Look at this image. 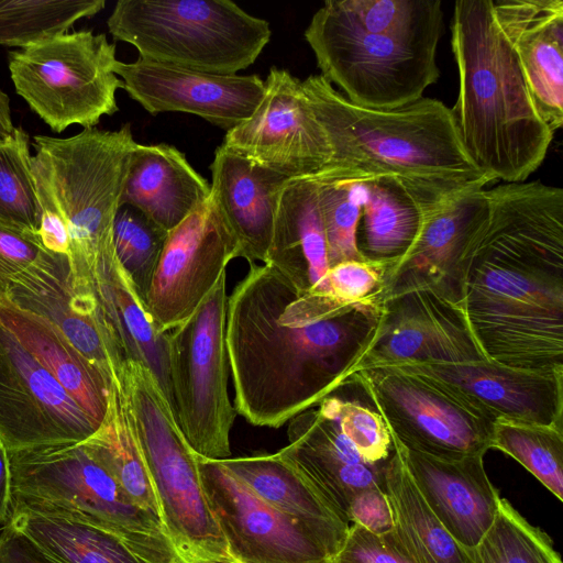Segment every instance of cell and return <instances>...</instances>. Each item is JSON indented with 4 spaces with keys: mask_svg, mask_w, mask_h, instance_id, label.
Returning <instances> with one entry per match:
<instances>
[{
    "mask_svg": "<svg viewBox=\"0 0 563 563\" xmlns=\"http://www.w3.org/2000/svg\"><path fill=\"white\" fill-rule=\"evenodd\" d=\"M355 25L372 33L415 36L442 33L440 0H335Z\"/></svg>",
    "mask_w": 563,
    "mask_h": 563,
    "instance_id": "ab89813d",
    "label": "cell"
},
{
    "mask_svg": "<svg viewBox=\"0 0 563 563\" xmlns=\"http://www.w3.org/2000/svg\"><path fill=\"white\" fill-rule=\"evenodd\" d=\"M390 437L385 494L393 529L384 536L411 563H476L474 551L454 540L426 504L407 468L405 446Z\"/></svg>",
    "mask_w": 563,
    "mask_h": 563,
    "instance_id": "1f68e13d",
    "label": "cell"
},
{
    "mask_svg": "<svg viewBox=\"0 0 563 563\" xmlns=\"http://www.w3.org/2000/svg\"><path fill=\"white\" fill-rule=\"evenodd\" d=\"M0 563H48L35 545L10 523L0 530Z\"/></svg>",
    "mask_w": 563,
    "mask_h": 563,
    "instance_id": "7dc6e473",
    "label": "cell"
},
{
    "mask_svg": "<svg viewBox=\"0 0 563 563\" xmlns=\"http://www.w3.org/2000/svg\"><path fill=\"white\" fill-rule=\"evenodd\" d=\"M473 551L476 563H562L550 537L528 522L505 498Z\"/></svg>",
    "mask_w": 563,
    "mask_h": 563,
    "instance_id": "f35d334b",
    "label": "cell"
},
{
    "mask_svg": "<svg viewBox=\"0 0 563 563\" xmlns=\"http://www.w3.org/2000/svg\"><path fill=\"white\" fill-rule=\"evenodd\" d=\"M328 246L329 266L368 260L357 247L356 234L365 196L364 173L323 167L312 176Z\"/></svg>",
    "mask_w": 563,
    "mask_h": 563,
    "instance_id": "e575fe53",
    "label": "cell"
},
{
    "mask_svg": "<svg viewBox=\"0 0 563 563\" xmlns=\"http://www.w3.org/2000/svg\"><path fill=\"white\" fill-rule=\"evenodd\" d=\"M347 519L369 532L384 536L393 529L390 507L384 489L372 488L357 495L352 501Z\"/></svg>",
    "mask_w": 563,
    "mask_h": 563,
    "instance_id": "bcb514c9",
    "label": "cell"
},
{
    "mask_svg": "<svg viewBox=\"0 0 563 563\" xmlns=\"http://www.w3.org/2000/svg\"><path fill=\"white\" fill-rule=\"evenodd\" d=\"M104 5V0H0V45L21 49L68 33Z\"/></svg>",
    "mask_w": 563,
    "mask_h": 563,
    "instance_id": "d590c367",
    "label": "cell"
},
{
    "mask_svg": "<svg viewBox=\"0 0 563 563\" xmlns=\"http://www.w3.org/2000/svg\"><path fill=\"white\" fill-rule=\"evenodd\" d=\"M227 308L224 271L192 314L167 335L175 418L195 453L214 461L231 456L236 416L228 390Z\"/></svg>",
    "mask_w": 563,
    "mask_h": 563,
    "instance_id": "30bf717a",
    "label": "cell"
},
{
    "mask_svg": "<svg viewBox=\"0 0 563 563\" xmlns=\"http://www.w3.org/2000/svg\"><path fill=\"white\" fill-rule=\"evenodd\" d=\"M389 261H345L330 267L319 291L340 301L356 302L383 290Z\"/></svg>",
    "mask_w": 563,
    "mask_h": 563,
    "instance_id": "7bdbcfd3",
    "label": "cell"
},
{
    "mask_svg": "<svg viewBox=\"0 0 563 563\" xmlns=\"http://www.w3.org/2000/svg\"><path fill=\"white\" fill-rule=\"evenodd\" d=\"M389 365L438 378L496 418L563 426V373L515 368L488 360Z\"/></svg>",
    "mask_w": 563,
    "mask_h": 563,
    "instance_id": "44dd1931",
    "label": "cell"
},
{
    "mask_svg": "<svg viewBox=\"0 0 563 563\" xmlns=\"http://www.w3.org/2000/svg\"><path fill=\"white\" fill-rule=\"evenodd\" d=\"M235 257L236 240L209 197L168 232L145 301L157 331L189 318Z\"/></svg>",
    "mask_w": 563,
    "mask_h": 563,
    "instance_id": "9a60e30c",
    "label": "cell"
},
{
    "mask_svg": "<svg viewBox=\"0 0 563 563\" xmlns=\"http://www.w3.org/2000/svg\"><path fill=\"white\" fill-rule=\"evenodd\" d=\"M287 435L288 444L277 453L313 485L344 522L350 525L349 509L357 495L372 488L385 490L387 462L364 461L335 418L319 408L292 418Z\"/></svg>",
    "mask_w": 563,
    "mask_h": 563,
    "instance_id": "7402d4cb",
    "label": "cell"
},
{
    "mask_svg": "<svg viewBox=\"0 0 563 563\" xmlns=\"http://www.w3.org/2000/svg\"><path fill=\"white\" fill-rule=\"evenodd\" d=\"M492 448L514 457L563 501V426L496 418Z\"/></svg>",
    "mask_w": 563,
    "mask_h": 563,
    "instance_id": "8d00e7d4",
    "label": "cell"
},
{
    "mask_svg": "<svg viewBox=\"0 0 563 563\" xmlns=\"http://www.w3.org/2000/svg\"><path fill=\"white\" fill-rule=\"evenodd\" d=\"M7 522L48 563H151L117 536L81 521L13 508Z\"/></svg>",
    "mask_w": 563,
    "mask_h": 563,
    "instance_id": "836d02e7",
    "label": "cell"
},
{
    "mask_svg": "<svg viewBox=\"0 0 563 563\" xmlns=\"http://www.w3.org/2000/svg\"><path fill=\"white\" fill-rule=\"evenodd\" d=\"M14 128L11 117L10 98L0 89V141L11 135Z\"/></svg>",
    "mask_w": 563,
    "mask_h": 563,
    "instance_id": "681fc988",
    "label": "cell"
},
{
    "mask_svg": "<svg viewBox=\"0 0 563 563\" xmlns=\"http://www.w3.org/2000/svg\"><path fill=\"white\" fill-rule=\"evenodd\" d=\"M210 170V199L236 240L239 257L265 264L277 201L290 178L222 144Z\"/></svg>",
    "mask_w": 563,
    "mask_h": 563,
    "instance_id": "d4e9b609",
    "label": "cell"
},
{
    "mask_svg": "<svg viewBox=\"0 0 563 563\" xmlns=\"http://www.w3.org/2000/svg\"><path fill=\"white\" fill-rule=\"evenodd\" d=\"M350 383L362 387L409 451L453 461L492 449L496 417L438 378L382 365L357 369Z\"/></svg>",
    "mask_w": 563,
    "mask_h": 563,
    "instance_id": "7c38bea8",
    "label": "cell"
},
{
    "mask_svg": "<svg viewBox=\"0 0 563 563\" xmlns=\"http://www.w3.org/2000/svg\"><path fill=\"white\" fill-rule=\"evenodd\" d=\"M382 302L379 329L357 369L400 362L487 360L451 297L419 288Z\"/></svg>",
    "mask_w": 563,
    "mask_h": 563,
    "instance_id": "ac0fdd59",
    "label": "cell"
},
{
    "mask_svg": "<svg viewBox=\"0 0 563 563\" xmlns=\"http://www.w3.org/2000/svg\"><path fill=\"white\" fill-rule=\"evenodd\" d=\"M210 197V184L175 146L137 144L134 148L120 205L142 212L170 232Z\"/></svg>",
    "mask_w": 563,
    "mask_h": 563,
    "instance_id": "4316f807",
    "label": "cell"
},
{
    "mask_svg": "<svg viewBox=\"0 0 563 563\" xmlns=\"http://www.w3.org/2000/svg\"><path fill=\"white\" fill-rule=\"evenodd\" d=\"M264 87L253 114L227 131L222 145L290 179L318 174L331 150L301 80L272 67Z\"/></svg>",
    "mask_w": 563,
    "mask_h": 563,
    "instance_id": "5bb4252c",
    "label": "cell"
},
{
    "mask_svg": "<svg viewBox=\"0 0 563 563\" xmlns=\"http://www.w3.org/2000/svg\"><path fill=\"white\" fill-rule=\"evenodd\" d=\"M333 563H411L388 540L351 523Z\"/></svg>",
    "mask_w": 563,
    "mask_h": 563,
    "instance_id": "f6af8a7d",
    "label": "cell"
},
{
    "mask_svg": "<svg viewBox=\"0 0 563 563\" xmlns=\"http://www.w3.org/2000/svg\"><path fill=\"white\" fill-rule=\"evenodd\" d=\"M483 459L445 461L406 449L407 468L426 504L452 538L472 551L494 522L501 499Z\"/></svg>",
    "mask_w": 563,
    "mask_h": 563,
    "instance_id": "603a6c76",
    "label": "cell"
},
{
    "mask_svg": "<svg viewBox=\"0 0 563 563\" xmlns=\"http://www.w3.org/2000/svg\"><path fill=\"white\" fill-rule=\"evenodd\" d=\"M318 408L335 418L341 432L371 464L386 463L393 450L386 422L377 411L354 401L327 397Z\"/></svg>",
    "mask_w": 563,
    "mask_h": 563,
    "instance_id": "b9f144b4",
    "label": "cell"
},
{
    "mask_svg": "<svg viewBox=\"0 0 563 563\" xmlns=\"http://www.w3.org/2000/svg\"><path fill=\"white\" fill-rule=\"evenodd\" d=\"M11 475L8 451L0 440V525H4L10 516Z\"/></svg>",
    "mask_w": 563,
    "mask_h": 563,
    "instance_id": "c3c4849f",
    "label": "cell"
},
{
    "mask_svg": "<svg viewBox=\"0 0 563 563\" xmlns=\"http://www.w3.org/2000/svg\"><path fill=\"white\" fill-rule=\"evenodd\" d=\"M107 25L141 58L220 75L254 64L272 35L266 20L229 0H119Z\"/></svg>",
    "mask_w": 563,
    "mask_h": 563,
    "instance_id": "ba28073f",
    "label": "cell"
},
{
    "mask_svg": "<svg viewBox=\"0 0 563 563\" xmlns=\"http://www.w3.org/2000/svg\"><path fill=\"white\" fill-rule=\"evenodd\" d=\"M379 295L344 302L299 295L267 264H250L228 297L225 343L234 408L253 426L279 428L350 383L383 318Z\"/></svg>",
    "mask_w": 563,
    "mask_h": 563,
    "instance_id": "6da1fadb",
    "label": "cell"
},
{
    "mask_svg": "<svg viewBox=\"0 0 563 563\" xmlns=\"http://www.w3.org/2000/svg\"><path fill=\"white\" fill-rule=\"evenodd\" d=\"M144 455L162 523L185 563H233L201 481L198 455L179 429L157 380L124 361L114 374Z\"/></svg>",
    "mask_w": 563,
    "mask_h": 563,
    "instance_id": "52a82bcc",
    "label": "cell"
},
{
    "mask_svg": "<svg viewBox=\"0 0 563 563\" xmlns=\"http://www.w3.org/2000/svg\"><path fill=\"white\" fill-rule=\"evenodd\" d=\"M114 73L147 112L190 113L225 131L247 120L265 92L257 75L211 74L141 57L133 63L118 60Z\"/></svg>",
    "mask_w": 563,
    "mask_h": 563,
    "instance_id": "e0dca14e",
    "label": "cell"
},
{
    "mask_svg": "<svg viewBox=\"0 0 563 563\" xmlns=\"http://www.w3.org/2000/svg\"><path fill=\"white\" fill-rule=\"evenodd\" d=\"M536 108L554 133L563 124V1L493 0Z\"/></svg>",
    "mask_w": 563,
    "mask_h": 563,
    "instance_id": "cb8c5ba5",
    "label": "cell"
},
{
    "mask_svg": "<svg viewBox=\"0 0 563 563\" xmlns=\"http://www.w3.org/2000/svg\"><path fill=\"white\" fill-rule=\"evenodd\" d=\"M81 443L110 473L132 504L162 521L155 488L125 398L114 376L111 377L104 418Z\"/></svg>",
    "mask_w": 563,
    "mask_h": 563,
    "instance_id": "d6a6232c",
    "label": "cell"
},
{
    "mask_svg": "<svg viewBox=\"0 0 563 563\" xmlns=\"http://www.w3.org/2000/svg\"><path fill=\"white\" fill-rule=\"evenodd\" d=\"M45 251L37 234L0 224V298L10 280L33 265Z\"/></svg>",
    "mask_w": 563,
    "mask_h": 563,
    "instance_id": "ee69618b",
    "label": "cell"
},
{
    "mask_svg": "<svg viewBox=\"0 0 563 563\" xmlns=\"http://www.w3.org/2000/svg\"><path fill=\"white\" fill-rule=\"evenodd\" d=\"M487 197L454 268V300L488 361L563 373V189L505 183Z\"/></svg>",
    "mask_w": 563,
    "mask_h": 563,
    "instance_id": "7a4b0ae2",
    "label": "cell"
},
{
    "mask_svg": "<svg viewBox=\"0 0 563 563\" xmlns=\"http://www.w3.org/2000/svg\"><path fill=\"white\" fill-rule=\"evenodd\" d=\"M451 47L459 71L451 110L468 156L495 181H526L554 133L536 108L493 0L455 1Z\"/></svg>",
    "mask_w": 563,
    "mask_h": 563,
    "instance_id": "3957f363",
    "label": "cell"
},
{
    "mask_svg": "<svg viewBox=\"0 0 563 563\" xmlns=\"http://www.w3.org/2000/svg\"><path fill=\"white\" fill-rule=\"evenodd\" d=\"M265 264L302 295L319 290L330 268L313 177L288 180L280 191Z\"/></svg>",
    "mask_w": 563,
    "mask_h": 563,
    "instance_id": "83f0119b",
    "label": "cell"
},
{
    "mask_svg": "<svg viewBox=\"0 0 563 563\" xmlns=\"http://www.w3.org/2000/svg\"><path fill=\"white\" fill-rule=\"evenodd\" d=\"M97 424L0 324V440L7 451L82 442Z\"/></svg>",
    "mask_w": 563,
    "mask_h": 563,
    "instance_id": "4fadbf2b",
    "label": "cell"
},
{
    "mask_svg": "<svg viewBox=\"0 0 563 563\" xmlns=\"http://www.w3.org/2000/svg\"><path fill=\"white\" fill-rule=\"evenodd\" d=\"M8 60L15 92L56 133L96 128L119 110L123 82L114 73L115 45L103 33L59 34L10 52Z\"/></svg>",
    "mask_w": 563,
    "mask_h": 563,
    "instance_id": "8fae6325",
    "label": "cell"
},
{
    "mask_svg": "<svg viewBox=\"0 0 563 563\" xmlns=\"http://www.w3.org/2000/svg\"><path fill=\"white\" fill-rule=\"evenodd\" d=\"M137 144L129 123L115 131L84 129L65 139L34 136L37 235L45 250L66 255L79 276L87 277L114 247V220Z\"/></svg>",
    "mask_w": 563,
    "mask_h": 563,
    "instance_id": "5b68a950",
    "label": "cell"
},
{
    "mask_svg": "<svg viewBox=\"0 0 563 563\" xmlns=\"http://www.w3.org/2000/svg\"><path fill=\"white\" fill-rule=\"evenodd\" d=\"M31 161L29 134L15 126L0 141V224L37 234L41 207Z\"/></svg>",
    "mask_w": 563,
    "mask_h": 563,
    "instance_id": "74e56055",
    "label": "cell"
},
{
    "mask_svg": "<svg viewBox=\"0 0 563 563\" xmlns=\"http://www.w3.org/2000/svg\"><path fill=\"white\" fill-rule=\"evenodd\" d=\"M198 465L233 563H333L313 537L260 498L220 461L198 456Z\"/></svg>",
    "mask_w": 563,
    "mask_h": 563,
    "instance_id": "2e32d148",
    "label": "cell"
},
{
    "mask_svg": "<svg viewBox=\"0 0 563 563\" xmlns=\"http://www.w3.org/2000/svg\"><path fill=\"white\" fill-rule=\"evenodd\" d=\"M167 235L135 208L120 207L113 225L114 250L144 303Z\"/></svg>",
    "mask_w": 563,
    "mask_h": 563,
    "instance_id": "60d3db41",
    "label": "cell"
},
{
    "mask_svg": "<svg viewBox=\"0 0 563 563\" xmlns=\"http://www.w3.org/2000/svg\"><path fill=\"white\" fill-rule=\"evenodd\" d=\"M487 210L485 187L461 190L430 207L408 250L388 262L380 300L419 288L434 289L454 299L456 262Z\"/></svg>",
    "mask_w": 563,
    "mask_h": 563,
    "instance_id": "ffe728a7",
    "label": "cell"
},
{
    "mask_svg": "<svg viewBox=\"0 0 563 563\" xmlns=\"http://www.w3.org/2000/svg\"><path fill=\"white\" fill-rule=\"evenodd\" d=\"M301 84L330 145L324 167L393 175L446 191L495 183L468 156L442 101L422 97L396 109H373L352 103L321 75Z\"/></svg>",
    "mask_w": 563,
    "mask_h": 563,
    "instance_id": "277c9868",
    "label": "cell"
},
{
    "mask_svg": "<svg viewBox=\"0 0 563 563\" xmlns=\"http://www.w3.org/2000/svg\"><path fill=\"white\" fill-rule=\"evenodd\" d=\"M0 324L64 387L100 426L111 377L92 364L62 331L44 318L0 298Z\"/></svg>",
    "mask_w": 563,
    "mask_h": 563,
    "instance_id": "4dcf8cb0",
    "label": "cell"
},
{
    "mask_svg": "<svg viewBox=\"0 0 563 563\" xmlns=\"http://www.w3.org/2000/svg\"><path fill=\"white\" fill-rule=\"evenodd\" d=\"M321 76L354 104L396 109L422 98L440 69L437 48L442 33L401 36L364 31L335 0L312 15L305 31Z\"/></svg>",
    "mask_w": 563,
    "mask_h": 563,
    "instance_id": "9c48e42d",
    "label": "cell"
},
{
    "mask_svg": "<svg viewBox=\"0 0 563 563\" xmlns=\"http://www.w3.org/2000/svg\"><path fill=\"white\" fill-rule=\"evenodd\" d=\"M4 297L58 328L108 376L122 364L100 316L90 278L77 276L66 255L45 251L10 280Z\"/></svg>",
    "mask_w": 563,
    "mask_h": 563,
    "instance_id": "d6986e66",
    "label": "cell"
},
{
    "mask_svg": "<svg viewBox=\"0 0 563 563\" xmlns=\"http://www.w3.org/2000/svg\"><path fill=\"white\" fill-rule=\"evenodd\" d=\"M11 506L107 530L151 563H185L162 521L125 496L81 443L8 451Z\"/></svg>",
    "mask_w": 563,
    "mask_h": 563,
    "instance_id": "8992f818",
    "label": "cell"
},
{
    "mask_svg": "<svg viewBox=\"0 0 563 563\" xmlns=\"http://www.w3.org/2000/svg\"><path fill=\"white\" fill-rule=\"evenodd\" d=\"M220 462L265 503L305 529L333 561L344 544L350 525L289 462L278 453Z\"/></svg>",
    "mask_w": 563,
    "mask_h": 563,
    "instance_id": "f1b7e54d",
    "label": "cell"
},
{
    "mask_svg": "<svg viewBox=\"0 0 563 563\" xmlns=\"http://www.w3.org/2000/svg\"><path fill=\"white\" fill-rule=\"evenodd\" d=\"M90 283L98 309L122 362L150 369L173 409L168 367V332L157 331L114 247L95 264Z\"/></svg>",
    "mask_w": 563,
    "mask_h": 563,
    "instance_id": "484cf974",
    "label": "cell"
},
{
    "mask_svg": "<svg viewBox=\"0 0 563 563\" xmlns=\"http://www.w3.org/2000/svg\"><path fill=\"white\" fill-rule=\"evenodd\" d=\"M363 183L365 196L356 241L362 255L373 261L390 262L402 255L415 240L424 212L459 192L393 175L364 173Z\"/></svg>",
    "mask_w": 563,
    "mask_h": 563,
    "instance_id": "f546056e",
    "label": "cell"
}]
</instances>
